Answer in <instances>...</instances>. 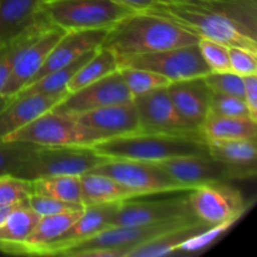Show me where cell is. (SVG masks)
<instances>
[{"instance_id": "4dcf8cb0", "label": "cell", "mask_w": 257, "mask_h": 257, "mask_svg": "<svg viewBox=\"0 0 257 257\" xmlns=\"http://www.w3.org/2000/svg\"><path fill=\"white\" fill-rule=\"evenodd\" d=\"M119 72L133 98L151 92V90L158 89V88L167 87L171 83L163 75L152 70L141 69V68L123 67L119 68Z\"/></svg>"}, {"instance_id": "d4e9b609", "label": "cell", "mask_w": 257, "mask_h": 257, "mask_svg": "<svg viewBox=\"0 0 257 257\" xmlns=\"http://www.w3.org/2000/svg\"><path fill=\"white\" fill-rule=\"evenodd\" d=\"M205 140H250L256 141L257 120L251 117H227L208 112L201 125Z\"/></svg>"}, {"instance_id": "5bb4252c", "label": "cell", "mask_w": 257, "mask_h": 257, "mask_svg": "<svg viewBox=\"0 0 257 257\" xmlns=\"http://www.w3.org/2000/svg\"><path fill=\"white\" fill-rule=\"evenodd\" d=\"M133 100L132 94L119 69L85 87L68 93L53 110L69 115H78L97 108Z\"/></svg>"}, {"instance_id": "f1b7e54d", "label": "cell", "mask_w": 257, "mask_h": 257, "mask_svg": "<svg viewBox=\"0 0 257 257\" xmlns=\"http://www.w3.org/2000/svg\"><path fill=\"white\" fill-rule=\"evenodd\" d=\"M95 50H92V52L82 55V57L78 58L77 60H74V62L70 63V64L65 65V67L59 68V69L57 70H53V72H49L45 75H43V77L38 78L34 82L28 84L24 89L20 90L19 93H22V94H29V93L55 94V93L64 92V90H67V85L68 83L70 82V79L73 78V75L78 72V69H79V68L82 67L93 54H94ZM19 93H18V94H19Z\"/></svg>"}, {"instance_id": "44dd1931", "label": "cell", "mask_w": 257, "mask_h": 257, "mask_svg": "<svg viewBox=\"0 0 257 257\" xmlns=\"http://www.w3.org/2000/svg\"><path fill=\"white\" fill-rule=\"evenodd\" d=\"M167 92L183 119L192 127L201 130L206 115L210 112L211 90L203 77L172 82Z\"/></svg>"}, {"instance_id": "52a82bcc", "label": "cell", "mask_w": 257, "mask_h": 257, "mask_svg": "<svg viewBox=\"0 0 257 257\" xmlns=\"http://www.w3.org/2000/svg\"><path fill=\"white\" fill-rule=\"evenodd\" d=\"M64 33L65 30L49 24L44 18L18 40L12 72L2 92L3 98L15 97L32 82Z\"/></svg>"}, {"instance_id": "7402d4cb", "label": "cell", "mask_w": 257, "mask_h": 257, "mask_svg": "<svg viewBox=\"0 0 257 257\" xmlns=\"http://www.w3.org/2000/svg\"><path fill=\"white\" fill-rule=\"evenodd\" d=\"M83 210L84 208H78V210L54 213V215L42 216L27 240L13 248L10 253L42 255V252L48 246L62 237L63 233L82 215Z\"/></svg>"}, {"instance_id": "ac0fdd59", "label": "cell", "mask_w": 257, "mask_h": 257, "mask_svg": "<svg viewBox=\"0 0 257 257\" xmlns=\"http://www.w3.org/2000/svg\"><path fill=\"white\" fill-rule=\"evenodd\" d=\"M108 30L109 29L70 30V32H65L63 37L58 40L57 44L54 45V48L50 50L44 64L42 65L39 72L33 78L32 82L43 77L47 73L65 67V65L77 60L82 55L102 47Z\"/></svg>"}, {"instance_id": "74e56055", "label": "cell", "mask_w": 257, "mask_h": 257, "mask_svg": "<svg viewBox=\"0 0 257 257\" xmlns=\"http://www.w3.org/2000/svg\"><path fill=\"white\" fill-rule=\"evenodd\" d=\"M231 72L246 77L257 74V53L237 47H228Z\"/></svg>"}, {"instance_id": "83f0119b", "label": "cell", "mask_w": 257, "mask_h": 257, "mask_svg": "<svg viewBox=\"0 0 257 257\" xmlns=\"http://www.w3.org/2000/svg\"><path fill=\"white\" fill-rule=\"evenodd\" d=\"M118 69H119L118 58L107 48H98L94 54L73 75L70 82L68 83L67 90L69 93L74 92Z\"/></svg>"}, {"instance_id": "f546056e", "label": "cell", "mask_w": 257, "mask_h": 257, "mask_svg": "<svg viewBox=\"0 0 257 257\" xmlns=\"http://www.w3.org/2000/svg\"><path fill=\"white\" fill-rule=\"evenodd\" d=\"M34 192L73 205H83L80 176H53L33 180Z\"/></svg>"}, {"instance_id": "f35d334b", "label": "cell", "mask_w": 257, "mask_h": 257, "mask_svg": "<svg viewBox=\"0 0 257 257\" xmlns=\"http://www.w3.org/2000/svg\"><path fill=\"white\" fill-rule=\"evenodd\" d=\"M243 100L250 117L257 120V74L243 77Z\"/></svg>"}, {"instance_id": "d590c367", "label": "cell", "mask_w": 257, "mask_h": 257, "mask_svg": "<svg viewBox=\"0 0 257 257\" xmlns=\"http://www.w3.org/2000/svg\"><path fill=\"white\" fill-rule=\"evenodd\" d=\"M210 112L227 117H250L247 105L242 98L211 92Z\"/></svg>"}, {"instance_id": "cb8c5ba5", "label": "cell", "mask_w": 257, "mask_h": 257, "mask_svg": "<svg viewBox=\"0 0 257 257\" xmlns=\"http://www.w3.org/2000/svg\"><path fill=\"white\" fill-rule=\"evenodd\" d=\"M211 226L207 223L198 221L192 225L183 226V227L176 228L167 233L153 240L147 241L145 243L131 248L124 257H161L178 251L180 246L190 238L195 237L198 233L203 232Z\"/></svg>"}, {"instance_id": "603a6c76", "label": "cell", "mask_w": 257, "mask_h": 257, "mask_svg": "<svg viewBox=\"0 0 257 257\" xmlns=\"http://www.w3.org/2000/svg\"><path fill=\"white\" fill-rule=\"evenodd\" d=\"M80 193L84 207L140 197L109 176L92 171L80 176Z\"/></svg>"}, {"instance_id": "484cf974", "label": "cell", "mask_w": 257, "mask_h": 257, "mask_svg": "<svg viewBox=\"0 0 257 257\" xmlns=\"http://www.w3.org/2000/svg\"><path fill=\"white\" fill-rule=\"evenodd\" d=\"M40 216L28 205V200L18 203L0 225V251L10 253L14 247L24 242L37 226Z\"/></svg>"}, {"instance_id": "6da1fadb", "label": "cell", "mask_w": 257, "mask_h": 257, "mask_svg": "<svg viewBox=\"0 0 257 257\" xmlns=\"http://www.w3.org/2000/svg\"><path fill=\"white\" fill-rule=\"evenodd\" d=\"M200 38L257 53V0H181L146 10Z\"/></svg>"}, {"instance_id": "8fae6325", "label": "cell", "mask_w": 257, "mask_h": 257, "mask_svg": "<svg viewBox=\"0 0 257 257\" xmlns=\"http://www.w3.org/2000/svg\"><path fill=\"white\" fill-rule=\"evenodd\" d=\"M193 215L210 226L233 225L247 210V203L237 188L227 182H213L188 191Z\"/></svg>"}, {"instance_id": "7a4b0ae2", "label": "cell", "mask_w": 257, "mask_h": 257, "mask_svg": "<svg viewBox=\"0 0 257 257\" xmlns=\"http://www.w3.org/2000/svg\"><path fill=\"white\" fill-rule=\"evenodd\" d=\"M200 37L152 12H136L108 30L102 47L119 60L198 43Z\"/></svg>"}, {"instance_id": "ba28073f", "label": "cell", "mask_w": 257, "mask_h": 257, "mask_svg": "<svg viewBox=\"0 0 257 257\" xmlns=\"http://www.w3.org/2000/svg\"><path fill=\"white\" fill-rule=\"evenodd\" d=\"M198 221L200 220L193 215L161 221V222L143 223V225L112 226L85 240L73 243L72 246L63 250L58 256H70L73 252L89 250V248H110V250H118L122 257H124L131 248L141 243L160 237L163 233H167L176 228L192 225Z\"/></svg>"}, {"instance_id": "277c9868", "label": "cell", "mask_w": 257, "mask_h": 257, "mask_svg": "<svg viewBox=\"0 0 257 257\" xmlns=\"http://www.w3.org/2000/svg\"><path fill=\"white\" fill-rule=\"evenodd\" d=\"M47 22L65 32L110 29L136 13L117 0H53L42 4Z\"/></svg>"}, {"instance_id": "836d02e7", "label": "cell", "mask_w": 257, "mask_h": 257, "mask_svg": "<svg viewBox=\"0 0 257 257\" xmlns=\"http://www.w3.org/2000/svg\"><path fill=\"white\" fill-rule=\"evenodd\" d=\"M198 48L203 60L210 68L211 72H226L230 69V55H228V47L222 43L200 38L198 39Z\"/></svg>"}, {"instance_id": "ee69618b", "label": "cell", "mask_w": 257, "mask_h": 257, "mask_svg": "<svg viewBox=\"0 0 257 257\" xmlns=\"http://www.w3.org/2000/svg\"><path fill=\"white\" fill-rule=\"evenodd\" d=\"M47 2H53V0H43V3H47Z\"/></svg>"}, {"instance_id": "9c48e42d", "label": "cell", "mask_w": 257, "mask_h": 257, "mask_svg": "<svg viewBox=\"0 0 257 257\" xmlns=\"http://www.w3.org/2000/svg\"><path fill=\"white\" fill-rule=\"evenodd\" d=\"M156 163L185 190H192L206 183L228 182L256 175V168L228 165L215 160L208 153L178 156Z\"/></svg>"}, {"instance_id": "ffe728a7", "label": "cell", "mask_w": 257, "mask_h": 257, "mask_svg": "<svg viewBox=\"0 0 257 257\" xmlns=\"http://www.w3.org/2000/svg\"><path fill=\"white\" fill-rule=\"evenodd\" d=\"M42 4L43 0H0V52L44 19Z\"/></svg>"}, {"instance_id": "e575fe53", "label": "cell", "mask_w": 257, "mask_h": 257, "mask_svg": "<svg viewBox=\"0 0 257 257\" xmlns=\"http://www.w3.org/2000/svg\"><path fill=\"white\" fill-rule=\"evenodd\" d=\"M205 82L211 92L235 95L243 99V77L226 70V72H210L206 74Z\"/></svg>"}, {"instance_id": "ab89813d", "label": "cell", "mask_w": 257, "mask_h": 257, "mask_svg": "<svg viewBox=\"0 0 257 257\" xmlns=\"http://www.w3.org/2000/svg\"><path fill=\"white\" fill-rule=\"evenodd\" d=\"M18 40L17 42L13 43L12 45H9L8 48H5L4 50H2V52H0V98H3L2 92H3V89H4L5 84H7L8 78H9V75H10V72H12L13 63H14V58H15V50H17V45H18Z\"/></svg>"}, {"instance_id": "8d00e7d4", "label": "cell", "mask_w": 257, "mask_h": 257, "mask_svg": "<svg viewBox=\"0 0 257 257\" xmlns=\"http://www.w3.org/2000/svg\"><path fill=\"white\" fill-rule=\"evenodd\" d=\"M28 205L34 212L38 215L48 216L54 215V213L64 212V211L78 210V208H84L83 205H73V203L63 202V201L55 200V198L49 197V196L40 195V193L33 192V195L28 198Z\"/></svg>"}, {"instance_id": "2e32d148", "label": "cell", "mask_w": 257, "mask_h": 257, "mask_svg": "<svg viewBox=\"0 0 257 257\" xmlns=\"http://www.w3.org/2000/svg\"><path fill=\"white\" fill-rule=\"evenodd\" d=\"M73 117L80 124L97 132L103 140L141 132L140 117L133 100L97 108Z\"/></svg>"}, {"instance_id": "5b68a950", "label": "cell", "mask_w": 257, "mask_h": 257, "mask_svg": "<svg viewBox=\"0 0 257 257\" xmlns=\"http://www.w3.org/2000/svg\"><path fill=\"white\" fill-rule=\"evenodd\" d=\"M3 141L25 142L37 147H62V146H89L103 138L90 128L80 124L75 117L48 110Z\"/></svg>"}, {"instance_id": "3957f363", "label": "cell", "mask_w": 257, "mask_h": 257, "mask_svg": "<svg viewBox=\"0 0 257 257\" xmlns=\"http://www.w3.org/2000/svg\"><path fill=\"white\" fill-rule=\"evenodd\" d=\"M108 160H133L160 162L187 155H205L207 145L203 136L137 132L108 138L92 146Z\"/></svg>"}, {"instance_id": "8992f818", "label": "cell", "mask_w": 257, "mask_h": 257, "mask_svg": "<svg viewBox=\"0 0 257 257\" xmlns=\"http://www.w3.org/2000/svg\"><path fill=\"white\" fill-rule=\"evenodd\" d=\"M107 161L89 146L38 147L14 175L30 181L53 176H82Z\"/></svg>"}, {"instance_id": "9a60e30c", "label": "cell", "mask_w": 257, "mask_h": 257, "mask_svg": "<svg viewBox=\"0 0 257 257\" xmlns=\"http://www.w3.org/2000/svg\"><path fill=\"white\" fill-rule=\"evenodd\" d=\"M188 191L183 196L168 198L142 200V197H136L122 201L113 217L110 227L143 225V223L161 222V221L193 216L188 201Z\"/></svg>"}, {"instance_id": "d6a6232c", "label": "cell", "mask_w": 257, "mask_h": 257, "mask_svg": "<svg viewBox=\"0 0 257 257\" xmlns=\"http://www.w3.org/2000/svg\"><path fill=\"white\" fill-rule=\"evenodd\" d=\"M34 192L33 182L12 175L0 176V205H17L27 201Z\"/></svg>"}, {"instance_id": "30bf717a", "label": "cell", "mask_w": 257, "mask_h": 257, "mask_svg": "<svg viewBox=\"0 0 257 257\" xmlns=\"http://www.w3.org/2000/svg\"><path fill=\"white\" fill-rule=\"evenodd\" d=\"M92 172L107 175L132 190L140 197L183 192L180 183L168 176L156 162L133 160H108Z\"/></svg>"}, {"instance_id": "4fadbf2b", "label": "cell", "mask_w": 257, "mask_h": 257, "mask_svg": "<svg viewBox=\"0 0 257 257\" xmlns=\"http://www.w3.org/2000/svg\"><path fill=\"white\" fill-rule=\"evenodd\" d=\"M133 103L140 117L141 132L203 136L201 130L192 127L183 119L171 100L166 87L135 97Z\"/></svg>"}, {"instance_id": "e0dca14e", "label": "cell", "mask_w": 257, "mask_h": 257, "mask_svg": "<svg viewBox=\"0 0 257 257\" xmlns=\"http://www.w3.org/2000/svg\"><path fill=\"white\" fill-rule=\"evenodd\" d=\"M68 93V90L55 94L19 93L10 98L9 103L0 110V141L27 125L43 113L52 110Z\"/></svg>"}, {"instance_id": "b9f144b4", "label": "cell", "mask_w": 257, "mask_h": 257, "mask_svg": "<svg viewBox=\"0 0 257 257\" xmlns=\"http://www.w3.org/2000/svg\"><path fill=\"white\" fill-rule=\"evenodd\" d=\"M20 203V202H19ZM18 205V203H17ZM17 205H0V225L5 221V218L9 216V213L12 212L15 208Z\"/></svg>"}, {"instance_id": "60d3db41", "label": "cell", "mask_w": 257, "mask_h": 257, "mask_svg": "<svg viewBox=\"0 0 257 257\" xmlns=\"http://www.w3.org/2000/svg\"><path fill=\"white\" fill-rule=\"evenodd\" d=\"M117 2L135 12H146V10L153 9L161 4H167V3H172L175 0H117Z\"/></svg>"}, {"instance_id": "f6af8a7d", "label": "cell", "mask_w": 257, "mask_h": 257, "mask_svg": "<svg viewBox=\"0 0 257 257\" xmlns=\"http://www.w3.org/2000/svg\"><path fill=\"white\" fill-rule=\"evenodd\" d=\"M175 2H181V0H175Z\"/></svg>"}, {"instance_id": "7c38bea8", "label": "cell", "mask_w": 257, "mask_h": 257, "mask_svg": "<svg viewBox=\"0 0 257 257\" xmlns=\"http://www.w3.org/2000/svg\"><path fill=\"white\" fill-rule=\"evenodd\" d=\"M123 67L152 70L167 78L171 83L205 77L211 72L201 55L197 43L119 60V68Z\"/></svg>"}, {"instance_id": "d6986e66", "label": "cell", "mask_w": 257, "mask_h": 257, "mask_svg": "<svg viewBox=\"0 0 257 257\" xmlns=\"http://www.w3.org/2000/svg\"><path fill=\"white\" fill-rule=\"evenodd\" d=\"M122 201L109 203H100V205L85 206L82 215L73 222V225L63 233L59 240L48 246L42 255L58 256L63 250L85 240L105 228L110 227L113 217L119 208Z\"/></svg>"}, {"instance_id": "4316f807", "label": "cell", "mask_w": 257, "mask_h": 257, "mask_svg": "<svg viewBox=\"0 0 257 257\" xmlns=\"http://www.w3.org/2000/svg\"><path fill=\"white\" fill-rule=\"evenodd\" d=\"M207 152L221 162L240 167L256 168V141L250 140H206Z\"/></svg>"}, {"instance_id": "1f68e13d", "label": "cell", "mask_w": 257, "mask_h": 257, "mask_svg": "<svg viewBox=\"0 0 257 257\" xmlns=\"http://www.w3.org/2000/svg\"><path fill=\"white\" fill-rule=\"evenodd\" d=\"M37 148L30 143L0 141V176L14 175Z\"/></svg>"}, {"instance_id": "7bdbcfd3", "label": "cell", "mask_w": 257, "mask_h": 257, "mask_svg": "<svg viewBox=\"0 0 257 257\" xmlns=\"http://www.w3.org/2000/svg\"><path fill=\"white\" fill-rule=\"evenodd\" d=\"M9 100H10V98H0V110H2L3 108L8 104V103H9Z\"/></svg>"}]
</instances>
